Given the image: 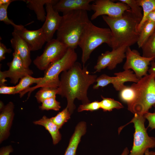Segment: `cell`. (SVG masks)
Here are the masks:
<instances>
[{
	"label": "cell",
	"instance_id": "cell-1",
	"mask_svg": "<svg viewBox=\"0 0 155 155\" xmlns=\"http://www.w3.org/2000/svg\"><path fill=\"white\" fill-rule=\"evenodd\" d=\"M97 77L90 74L87 67L76 62L68 70L63 72L61 75L58 94L66 98L67 107L71 114L75 108L74 101L75 99L82 104L90 102L88 96L89 87L96 82Z\"/></svg>",
	"mask_w": 155,
	"mask_h": 155
},
{
	"label": "cell",
	"instance_id": "cell-2",
	"mask_svg": "<svg viewBox=\"0 0 155 155\" xmlns=\"http://www.w3.org/2000/svg\"><path fill=\"white\" fill-rule=\"evenodd\" d=\"M102 16L111 30L112 49L124 46L130 47L137 43L139 35L137 27L140 22L131 9L118 18Z\"/></svg>",
	"mask_w": 155,
	"mask_h": 155
},
{
	"label": "cell",
	"instance_id": "cell-3",
	"mask_svg": "<svg viewBox=\"0 0 155 155\" xmlns=\"http://www.w3.org/2000/svg\"><path fill=\"white\" fill-rule=\"evenodd\" d=\"M90 21L85 10H74L63 14L56 39L68 48L75 49Z\"/></svg>",
	"mask_w": 155,
	"mask_h": 155
},
{
	"label": "cell",
	"instance_id": "cell-4",
	"mask_svg": "<svg viewBox=\"0 0 155 155\" xmlns=\"http://www.w3.org/2000/svg\"><path fill=\"white\" fill-rule=\"evenodd\" d=\"M75 49L68 48L64 55L59 60L51 64L44 71V74L41 81L36 86L30 87L20 93V98L28 92V99L31 93L38 88L48 87L58 88L59 86V75L63 72L69 69L76 62L77 54Z\"/></svg>",
	"mask_w": 155,
	"mask_h": 155
},
{
	"label": "cell",
	"instance_id": "cell-5",
	"mask_svg": "<svg viewBox=\"0 0 155 155\" xmlns=\"http://www.w3.org/2000/svg\"><path fill=\"white\" fill-rule=\"evenodd\" d=\"M136 93L135 100L128 110L133 114L144 115L155 107V79L152 73L149 74L131 85Z\"/></svg>",
	"mask_w": 155,
	"mask_h": 155
},
{
	"label": "cell",
	"instance_id": "cell-6",
	"mask_svg": "<svg viewBox=\"0 0 155 155\" xmlns=\"http://www.w3.org/2000/svg\"><path fill=\"white\" fill-rule=\"evenodd\" d=\"M112 40L110 28L98 27L90 21L82 35L78 45L82 51L81 61L83 66L93 51L102 44L106 43L111 47Z\"/></svg>",
	"mask_w": 155,
	"mask_h": 155
},
{
	"label": "cell",
	"instance_id": "cell-7",
	"mask_svg": "<svg viewBox=\"0 0 155 155\" xmlns=\"http://www.w3.org/2000/svg\"><path fill=\"white\" fill-rule=\"evenodd\" d=\"M134 114L129 123H133L135 129L133 145L129 155H144L147 150L155 148V138L150 136L147 132L144 115Z\"/></svg>",
	"mask_w": 155,
	"mask_h": 155
},
{
	"label": "cell",
	"instance_id": "cell-8",
	"mask_svg": "<svg viewBox=\"0 0 155 155\" xmlns=\"http://www.w3.org/2000/svg\"><path fill=\"white\" fill-rule=\"evenodd\" d=\"M47 42L43 53L33 61L35 65L41 71H44L51 64L61 59L68 48L56 39Z\"/></svg>",
	"mask_w": 155,
	"mask_h": 155
},
{
	"label": "cell",
	"instance_id": "cell-9",
	"mask_svg": "<svg viewBox=\"0 0 155 155\" xmlns=\"http://www.w3.org/2000/svg\"><path fill=\"white\" fill-rule=\"evenodd\" d=\"M91 9L94 13L91 20H94L100 16L118 18L130 9L126 4L121 2L115 3L110 0H96L91 4Z\"/></svg>",
	"mask_w": 155,
	"mask_h": 155
},
{
	"label": "cell",
	"instance_id": "cell-10",
	"mask_svg": "<svg viewBox=\"0 0 155 155\" xmlns=\"http://www.w3.org/2000/svg\"><path fill=\"white\" fill-rule=\"evenodd\" d=\"M13 55L12 60L7 63L9 67L8 70L0 71V86L6 85L5 82L7 78H10L11 83L16 84L24 77L31 75L33 73L29 68L25 66L16 51H14Z\"/></svg>",
	"mask_w": 155,
	"mask_h": 155
},
{
	"label": "cell",
	"instance_id": "cell-11",
	"mask_svg": "<svg viewBox=\"0 0 155 155\" xmlns=\"http://www.w3.org/2000/svg\"><path fill=\"white\" fill-rule=\"evenodd\" d=\"M126 60L123 67L124 70L131 69L137 77L140 79L147 75L149 65L151 62L155 60L154 58H148L141 56L138 51L127 47L126 53Z\"/></svg>",
	"mask_w": 155,
	"mask_h": 155
},
{
	"label": "cell",
	"instance_id": "cell-12",
	"mask_svg": "<svg viewBox=\"0 0 155 155\" xmlns=\"http://www.w3.org/2000/svg\"><path fill=\"white\" fill-rule=\"evenodd\" d=\"M127 47L126 46H123L102 53L98 56L96 64L94 67V72H100L106 68L109 70L115 69L126 58Z\"/></svg>",
	"mask_w": 155,
	"mask_h": 155
},
{
	"label": "cell",
	"instance_id": "cell-13",
	"mask_svg": "<svg viewBox=\"0 0 155 155\" xmlns=\"http://www.w3.org/2000/svg\"><path fill=\"white\" fill-rule=\"evenodd\" d=\"M16 32L26 42L31 51L40 49L46 42L41 28L36 30H29L21 25L14 28Z\"/></svg>",
	"mask_w": 155,
	"mask_h": 155
},
{
	"label": "cell",
	"instance_id": "cell-14",
	"mask_svg": "<svg viewBox=\"0 0 155 155\" xmlns=\"http://www.w3.org/2000/svg\"><path fill=\"white\" fill-rule=\"evenodd\" d=\"M53 5L51 3L45 5L46 18L41 28L46 42L53 39L54 33L59 27L62 18V16L53 8Z\"/></svg>",
	"mask_w": 155,
	"mask_h": 155
},
{
	"label": "cell",
	"instance_id": "cell-15",
	"mask_svg": "<svg viewBox=\"0 0 155 155\" xmlns=\"http://www.w3.org/2000/svg\"><path fill=\"white\" fill-rule=\"evenodd\" d=\"M13 103L10 102L0 110V143L6 140L10 135V130L14 115Z\"/></svg>",
	"mask_w": 155,
	"mask_h": 155
},
{
	"label": "cell",
	"instance_id": "cell-16",
	"mask_svg": "<svg viewBox=\"0 0 155 155\" xmlns=\"http://www.w3.org/2000/svg\"><path fill=\"white\" fill-rule=\"evenodd\" d=\"M94 0H60L54 5V9L58 12H61L63 14L71 11L83 10H92L90 3Z\"/></svg>",
	"mask_w": 155,
	"mask_h": 155
},
{
	"label": "cell",
	"instance_id": "cell-17",
	"mask_svg": "<svg viewBox=\"0 0 155 155\" xmlns=\"http://www.w3.org/2000/svg\"><path fill=\"white\" fill-rule=\"evenodd\" d=\"M12 34V38L10 42L12 47L14 51H17L25 66L29 68L32 60L31 51L28 45L16 32L13 31Z\"/></svg>",
	"mask_w": 155,
	"mask_h": 155
},
{
	"label": "cell",
	"instance_id": "cell-18",
	"mask_svg": "<svg viewBox=\"0 0 155 155\" xmlns=\"http://www.w3.org/2000/svg\"><path fill=\"white\" fill-rule=\"evenodd\" d=\"M115 76H112V84L115 89L120 91L127 86L124 83L127 82L137 83L140 79L136 76L133 71L131 69L124 70L122 72L114 73Z\"/></svg>",
	"mask_w": 155,
	"mask_h": 155
},
{
	"label": "cell",
	"instance_id": "cell-19",
	"mask_svg": "<svg viewBox=\"0 0 155 155\" xmlns=\"http://www.w3.org/2000/svg\"><path fill=\"white\" fill-rule=\"evenodd\" d=\"M86 129V125L85 122L81 121L77 125L64 155H76L81 138L85 134Z\"/></svg>",
	"mask_w": 155,
	"mask_h": 155
},
{
	"label": "cell",
	"instance_id": "cell-20",
	"mask_svg": "<svg viewBox=\"0 0 155 155\" xmlns=\"http://www.w3.org/2000/svg\"><path fill=\"white\" fill-rule=\"evenodd\" d=\"M34 124L43 126L51 135L54 145L57 144L61 139V135L59 131V128L51 120L44 115L40 119L34 121Z\"/></svg>",
	"mask_w": 155,
	"mask_h": 155
},
{
	"label": "cell",
	"instance_id": "cell-21",
	"mask_svg": "<svg viewBox=\"0 0 155 155\" xmlns=\"http://www.w3.org/2000/svg\"><path fill=\"white\" fill-rule=\"evenodd\" d=\"M23 1L26 3L28 7L34 11L36 15L37 20L44 22L45 20L46 16L44 5L48 3H51L55 5L58 0H26Z\"/></svg>",
	"mask_w": 155,
	"mask_h": 155
},
{
	"label": "cell",
	"instance_id": "cell-22",
	"mask_svg": "<svg viewBox=\"0 0 155 155\" xmlns=\"http://www.w3.org/2000/svg\"><path fill=\"white\" fill-rule=\"evenodd\" d=\"M155 30V23L145 22L139 31V35L137 43L139 48H141Z\"/></svg>",
	"mask_w": 155,
	"mask_h": 155
},
{
	"label": "cell",
	"instance_id": "cell-23",
	"mask_svg": "<svg viewBox=\"0 0 155 155\" xmlns=\"http://www.w3.org/2000/svg\"><path fill=\"white\" fill-rule=\"evenodd\" d=\"M42 79V77L35 78L30 75L24 77L20 80L18 83L15 86V94H19L30 87V86L34 84H38Z\"/></svg>",
	"mask_w": 155,
	"mask_h": 155
},
{
	"label": "cell",
	"instance_id": "cell-24",
	"mask_svg": "<svg viewBox=\"0 0 155 155\" xmlns=\"http://www.w3.org/2000/svg\"><path fill=\"white\" fill-rule=\"evenodd\" d=\"M120 92L119 96L123 102L126 103L129 108L133 104L136 98V93L133 86H126Z\"/></svg>",
	"mask_w": 155,
	"mask_h": 155
},
{
	"label": "cell",
	"instance_id": "cell-25",
	"mask_svg": "<svg viewBox=\"0 0 155 155\" xmlns=\"http://www.w3.org/2000/svg\"><path fill=\"white\" fill-rule=\"evenodd\" d=\"M137 3L142 9L143 16L137 27L139 32L147 16L150 12L155 10V0H137Z\"/></svg>",
	"mask_w": 155,
	"mask_h": 155
},
{
	"label": "cell",
	"instance_id": "cell-26",
	"mask_svg": "<svg viewBox=\"0 0 155 155\" xmlns=\"http://www.w3.org/2000/svg\"><path fill=\"white\" fill-rule=\"evenodd\" d=\"M141 48L143 57L155 59V30Z\"/></svg>",
	"mask_w": 155,
	"mask_h": 155
},
{
	"label": "cell",
	"instance_id": "cell-27",
	"mask_svg": "<svg viewBox=\"0 0 155 155\" xmlns=\"http://www.w3.org/2000/svg\"><path fill=\"white\" fill-rule=\"evenodd\" d=\"M59 92L58 88L42 87L36 93L35 97L38 103H42L46 99L56 96Z\"/></svg>",
	"mask_w": 155,
	"mask_h": 155
},
{
	"label": "cell",
	"instance_id": "cell-28",
	"mask_svg": "<svg viewBox=\"0 0 155 155\" xmlns=\"http://www.w3.org/2000/svg\"><path fill=\"white\" fill-rule=\"evenodd\" d=\"M101 97L102 100L100 102V108L104 111H111L114 109H119L124 108L120 102L113 98L104 97L102 96Z\"/></svg>",
	"mask_w": 155,
	"mask_h": 155
},
{
	"label": "cell",
	"instance_id": "cell-29",
	"mask_svg": "<svg viewBox=\"0 0 155 155\" xmlns=\"http://www.w3.org/2000/svg\"><path fill=\"white\" fill-rule=\"evenodd\" d=\"M71 114L66 107L55 116L51 117L50 119L59 129H60L65 123L70 119Z\"/></svg>",
	"mask_w": 155,
	"mask_h": 155
},
{
	"label": "cell",
	"instance_id": "cell-30",
	"mask_svg": "<svg viewBox=\"0 0 155 155\" xmlns=\"http://www.w3.org/2000/svg\"><path fill=\"white\" fill-rule=\"evenodd\" d=\"M56 96L44 100L39 108L42 111L53 110L59 111L61 108L60 102L56 99Z\"/></svg>",
	"mask_w": 155,
	"mask_h": 155
},
{
	"label": "cell",
	"instance_id": "cell-31",
	"mask_svg": "<svg viewBox=\"0 0 155 155\" xmlns=\"http://www.w3.org/2000/svg\"><path fill=\"white\" fill-rule=\"evenodd\" d=\"M119 1L128 5L137 19L140 22L143 16V10L142 7L137 3V0H119Z\"/></svg>",
	"mask_w": 155,
	"mask_h": 155
},
{
	"label": "cell",
	"instance_id": "cell-32",
	"mask_svg": "<svg viewBox=\"0 0 155 155\" xmlns=\"http://www.w3.org/2000/svg\"><path fill=\"white\" fill-rule=\"evenodd\" d=\"M112 76H108L106 74H102L97 77L96 82L93 88L94 89H97L99 87H104L108 85L111 84Z\"/></svg>",
	"mask_w": 155,
	"mask_h": 155
},
{
	"label": "cell",
	"instance_id": "cell-33",
	"mask_svg": "<svg viewBox=\"0 0 155 155\" xmlns=\"http://www.w3.org/2000/svg\"><path fill=\"white\" fill-rule=\"evenodd\" d=\"M9 5V4H8L0 5V21L6 24L11 25L14 28L17 25L9 19L7 15V9Z\"/></svg>",
	"mask_w": 155,
	"mask_h": 155
},
{
	"label": "cell",
	"instance_id": "cell-34",
	"mask_svg": "<svg viewBox=\"0 0 155 155\" xmlns=\"http://www.w3.org/2000/svg\"><path fill=\"white\" fill-rule=\"evenodd\" d=\"M100 108V102L95 100L91 102L80 105L78 107V112H81L85 111H93L98 110Z\"/></svg>",
	"mask_w": 155,
	"mask_h": 155
},
{
	"label": "cell",
	"instance_id": "cell-35",
	"mask_svg": "<svg viewBox=\"0 0 155 155\" xmlns=\"http://www.w3.org/2000/svg\"><path fill=\"white\" fill-rule=\"evenodd\" d=\"M148 122V127L151 129H155V111L153 113L148 112L144 115Z\"/></svg>",
	"mask_w": 155,
	"mask_h": 155
},
{
	"label": "cell",
	"instance_id": "cell-36",
	"mask_svg": "<svg viewBox=\"0 0 155 155\" xmlns=\"http://www.w3.org/2000/svg\"><path fill=\"white\" fill-rule=\"evenodd\" d=\"M16 86H7L2 85L0 86V94H15Z\"/></svg>",
	"mask_w": 155,
	"mask_h": 155
},
{
	"label": "cell",
	"instance_id": "cell-37",
	"mask_svg": "<svg viewBox=\"0 0 155 155\" xmlns=\"http://www.w3.org/2000/svg\"><path fill=\"white\" fill-rule=\"evenodd\" d=\"M12 51L10 49H7L3 43H0V61H1L5 59V54L10 53Z\"/></svg>",
	"mask_w": 155,
	"mask_h": 155
},
{
	"label": "cell",
	"instance_id": "cell-38",
	"mask_svg": "<svg viewBox=\"0 0 155 155\" xmlns=\"http://www.w3.org/2000/svg\"><path fill=\"white\" fill-rule=\"evenodd\" d=\"M13 149L11 145L1 147L0 150V155H9L13 152Z\"/></svg>",
	"mask_w": 155,
	"mask_h": 155
},
{
	"label": "cell",
	"instance_id": "cell-39",
	"mask_svg": "<svg viewBox=\"0 0 155 155\" xmlns=\"http://www.w3.org/2000/svg\"><path fill=\"white\" fill-rule=\"evenodd\" d=\"M146 21L155 23V10L150 12L144 20V23Z\"/></svg>",
	"mask_w": 155,
	"mask_h": 155
},
{
	"label": "cell",
	"instance_id": "cell-40",
	"mask_svg": "<svg viewBox=\"0 0 155 155\" xmlns=\"http://www.w3.org/2000/svg\"><path fill=\"white\" fill-rule=\"evenodd\" d=\"M150 65L151 67L149 69L148 72L149 74L152 73L154 74L155 79V60L152 61Z\"/></svg>",
	"mask_w": 155,
	"mask_h": 155
},
{
	"label": "cell",
	"instance_id": "cell-41",
	"mask_svg": "<svg viewBox=\"0 0 155 155\" xmlns=\"http://www.w3.org/2000/svg\"><path fill=\"white\" fill-rule=\"evenodd\" d=\"M16 1L14 0H0V5L8 4H10L13 1Z\"/></svg>",
	"mask_w": 155,
	"mask_h": 155
},
{
	"label": "cell",
	"instance_id": "cell-42",
	"mask_svg": "<svg viewBox=\"0 0 155 155\" xmlns=\"http://www.w3.org/2000/svg\"><path fill=\"white\" fill-rule=\"evenodd\" d=\"M129 151L127 147H125L120 155H129Z\"/></svg>",
	"mask_w": 155,
	"mask_h": 155
},
{
	"label": "cell",
	"instance_id": "cell-43",
	"mask_svg": "<svg viewBox=\"0 0 155 155\" xmlns=\"http://www.w3.org/2000/svg\"><path fill=\"white\" fill-rule=\"evenodd\" d=\"M5 105H4V103L3 102L1 101H0V110H1L2 109L4 106H5Z\"/></svg>",
	"mask_w": 155,
	"mask_h": 155
},
{
	"label": "cell",
	"instance_id": "cell-44",
	"mask_svg": "<svg viewBox=\"0 0 155 155\" xmlns=\"http://www.w3.org/2000/svg\"><path fill=\"white\" fill-rule=\"evenodd\" d=\"M144 155H150L149 149H148L146 151Z\"/></svg>",
	"mask_w": 155,
	"mask_h": 155
},
{
	"label": "cell",
	"instance_id": "cell-45",
	"mask_svg": "<svg viewBox=\"0 0 155 155\" xmlns=\"http://www.w3.org/2000/svg\"><path fill=\"white\" fill-rule=\"evenodd\" d=\"M150 155H155V152L153 151H150Z\"/></svg>",
	"mask_w": 155,
	"mask_h": 155
}]
</instances>
